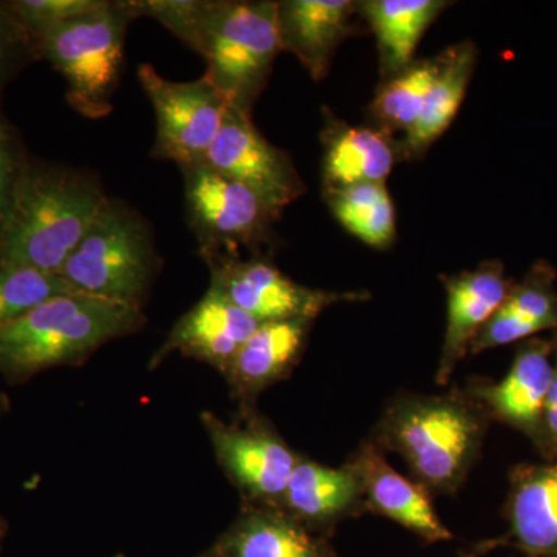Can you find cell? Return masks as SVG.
<instances>
[{
	"label": "cell",
	"instance_id": "23",
	"mask_svg": "<svg viewBox=\"0 0 557 557\" xmlns=\"http://www.w3.org/2000/svg\"><path fill=\"white\" fill-rule=\"evenodd\" d=\"M359 496L362 483L354 463L335 469L298 460L282 502L296 518L327 522L347 512Z\"/></svg>",
	"mask_w": 557,
	"mask_h": 557
},
{
	"label": "cell",
	"instance_id": "24",
	"mask_svg": "<svg viewBox=\"0 0 557 557\" xmlns=\"http://www.w3.org/2000/svg\"><path fill=\"white\" fill-rule=\"evenodd\" d=\"M325 199L336 220L357 239L379 249L394 244L397 220L386 185L368 183L327 190Z\"/></svg>",
	"mask_w": 557,
	"mask_h": 557
},
{
	"label": "cell",
	"instance_id": "34",
	"mask_svg": "<svg viewBox=\"0 0 557 557\" xmlns=\"http://www.w3.org/2000/svg\"><path fill=\"white\" fill-rule=\"evenodd\" d=\"M5 409V399H3L2 395H0V413Z\"/></svg>",
	"mask_w": 557,
	"mask_h": 557
},
{
	"label": "cell",
	"instance_id": "31",
	"mask_svg": "<svg viewBox=\"0 0 557 557\" xmlns=\"http://www.w3.org/2000/svg\"><path fill=\"white\" fill-rule=\"evenodd\" d=\"M27 159L20 135L5 116H2L0 119V234L9 218L17 180Z\"/></svg>",
	"mask_w": 557,
	"mask_h": 557
},
{
	"label": "cell",
	"instance_id": "18",
	"mask_svg": "<svg viewBox=\"0 0 557 557\" xmlns=\"http://www.w3.org/2000/svg\"><path fill=\"white\" fill-rule=\"evenodd\" d=\"M556 273L547 262H537L520 284H515L500 310L480 330L469 351L507 346L533 338L545 330L557 332Z\"/></svg>",
	"mask_w": 557,
	"mask_h": 557
},
{
	"label": "cell",
	"instance_id": "33",
	"mask_svg": "<svg viewBox=\"0 0 557 557\" xmlns=\"http://www.w3.org/2000/svg\"><path fill=\"white\" fill-rule=\"evenodd\" d=\"M3 533H5V527H3L2 519H0V545H2Z\"/></svg>",
	"mask_w": 557,
	"mask_h": 557
},
{
	"label": "cell",
	"instance_id": "30",
	"mask_svg": "<svg viewBox=\"0 0 557 557\" xmlns=\"http://www.w3.org/2000/svg\"><path fill=\"white\" fill-rule=\"evenodd\" d=\"M102 2L104 0H10L9 3L33 33L90 13Z\"/></svg>",
	"mask_w": 557,
	"mask_h": 557
},
{
	"label": "cell",
	"instance_id": "3",
	"mask_svg": "<svg viewBox=\"0 0 557 557\" xmlns=\"http://www.w3.org/2000/svg\"><path fill=\"white\" fill-rule=\"evenodd\" d=\"M132 21L126 3L104 0L90 13L33 32L39 58L65 79L70 108L84 119L101 120L112 112Z\"/></svg>",
	"mask_w": 557,
	"mask_h": 557
},
{
	"label": "cell",
	"instance_id": "21",
	"mask_svg": "<svg viewBox=\"0 0 557 557\" xmlns=\"http://www.w3.org/2000/svg\"><path fill=\"white\" fill-rule=\"evenodd\" d=\"M310 325V319L260 324L226 370L234 387L245 395L256 394L282 379L298 361Z\"/></svg>",
	"mask_w": 557,
	"mask_h": 557
},
{
	"label": "cell",
	"instance_id": "17",
	"mask_svg": "<svg viewBox=\"0 0 557 557\" xmlns=\"http://www.w3.org/2000/svg\"><path fill=\"white\" fill-rule=\"evenodd\" d=\"M362 483V496L380 515L408 528L428 542L450 541L423 486L403 478L373 446H366L354 461Z\"/></svg>",
	"mask_w": 557,
	"mask_h": 557
},
{
	"label": "cell",
	"instance_id": "35",
	"mask_svg": "<svg viewBox=\"0 0 557 557\" xmlns=\"http://www.w3.org/2000/svg\"><path fill=\"white\" fill-rule=\"evenodd\" d=\"M2 116H3V115H2V112H0V119H2Z\"/></svg>",
	"mask_w": 557,
	"mask_h": 557
},
{
	"label": "cell",
	"instance_id": "27",
	"mask_svg": "<svg viewBox=\"0 0 557 557\" xmlns=\"http://www.w3.org/2000/svg\"><path fill=\"white\" fill-rule=\"evenodd\" d=\"M76 292L61 274L0 263V329L47 300Z\"/></svg>",
	"mask_w": 557,
	"mask_h": 557
},
{
	"label": "cell",
	"instance_id": "2",
	"mask_svg": "<svg viewBox=\"0 0 557 557\" xmlns=\"http://www.w3.org/2000/svg\"><path fill=\"white\" fill-rule=\"evenodd\" d=\"M143 322L138 307L87 293L47 300L0 329V373L10 381L30 379L40 370L87 357Z\"/></svg>",
	"mask_w": 557,
	"mask_h": 557
},
{
	"label": "cell",
	"instance_id": "9",
	"mask_svg": "<svg viewBox=\"0 0 557 557\" xmlns=\"http://www.w3.org/2000/svg\"><path fill=\"white\" fill-rule=\"evenodd\" d=\"M211 270V285L260 324L310 319L343 300H361L362 293L324 292L296 284L269 260H242L233 255H201Z\"/></svg>",
	"mask_w": 557,
	"mask_h": 557
},
{
	"label": "cell",
	"instance_id": "8",
	"mask_svg": "<svg viewBox=\"0 0 557 557\" xmlns=\"http://www.w3.org/2000/svg\"><path fill=\"white\" fill-rule=\"evenodd\" d=\"M138 81L156 112L157 137L152 156L177 166L200 163L225 121L230 102L211 81H171L153 65L138 67Z\"/></svg>",
	"mask_w": 557,
	"mask_h": 557
},
{
	"label": "cell",
	"instance_id": "19",
	"mask_svg": "<svg viewBox=\"0 0 557 557\" xmlns=\"http://www.w3.org/2000/svg\"><path fill=\"white\" fill-rule=\"evenodd\" d=\"M508 519L511 537L527 555L557 557V460L515 472Z\"/></svg>",
	"mask_w": 557,
	"mask_h": 557
},
{
	"label": "cell",
	"instance_id": "28",
	"mask_svg": "<svg viewBox=\"0 0 557 557\" xmlns=\"http://www.w3.org/2000/svg\"><path fill=\"white\" fill-rule=\"evenodd\" d=\"M124 3L134 20H156L193 49L212 0H131Z\"/></svg>",
	"mask_w": 557,
	"mask_h": 557
},
{
	"label": "cell",
	"instance_id": "4",
	"mask_svg": "<svg viewBox=\"0 0 557 557\" xmlns=\"http://www.w3.org/2000/svg\"><path fill=\"white\" fill-rule=\"evenodd\" d=\"M193 50L230 106L251 115L281 53L277 2L212 0Z\"/></svg>",
	"mask_w": 557,
	"mask_h": 557
},
{
	"label": "cell",
	"instance_id": "29",
	"mask_svg": "<svg viewBox=\"0 0 557 557\" xmlns=\"http://www.w3.org/2000/svg\"><path fill=\"white\" fill-rule=\"evenodd\" d=\"M36 60L39 53L35 36L9 2H0V94L22 69Z\"/></svg>",
	"mask_w": 557,
	"mask_h": 557
},
{
	"label": "cell",
	"instance_id": "32",
	"mask_svg": "<svg viewBox=\"0 0 557 557\" xmlns=\"http://www.w3.org/2000/svg\"><path fill=\"white\" fill-rule=\"evenodd\" d=\"M555 372H553L552 384H549L547 401L544 410V453L548 457H557V332L555 339Z\"/></svg>",
	"mask_w": 557,
	"mask_h": 557
},
{
	"label": "cell",
	"instance_id": "14",
	"mask_svg": "<svg viewBox=\"0 0 557 557\" xmlns=\"http://www.w3.org/2000/svg\"><path fill=\"white\" fill-rule=\"evenodd\" d=\"M358 2L351 0H282L277 2L281 50L298 58L313 78L322 81L343 40L354 32Z\"/></svg>",
	"mask_w": 557,
	"mask_h": 557
},
{
	"label": "cell",
	"instance_id": "22",
	"mask_svg": "<svg viewBox=\"0 0 557 557\" xmlns=\"http://www.w3.org/2000/svg\"><path fill=\"white\" fill-rule=\"evenodd\" d=\"M475 62L478 49L472 42L457 44L442 54V65L423 110L399 145L401 156L409 159L424 156V152L445 134L467 97Z\"/></svg>",
	"mask_w": 557,
	"mask_h": 557
},
{
	"label": "cell",
	"instance_id": "26",
	"mask_svg": "<svg viewBox=\"0 0 557 557\" xmlns=\"http://www.w3.org/2000/svg\"><path fill=\"white\" fill-rule=\"evenodd\" d=\"M442 54L432 60L413 61L394 78L380 87L370 110L380 129L394 134H408L417 123L435 78H437Z\"/></svg>",
	"mask_w": 557,
	"mask_h": 557
},
{
	"label": "cell",
	"instance_id": "20",
	"mask_svg": "<svg viewBox=\"0 0 557 557\" xmlns=\"http://www.w3.org/2000/svg\"><path fill=\"white\" fill-rule=\"evenodd\" d=\"M445 0H368L359 2L379 42L381 75L394 78L413 61L428 28L448 7Z\"/></svg>",
	"mask_w": 557,
	"mask_h": 557
},
{
	"label": "cell",
	"instance_id": "25",
	"mask_svg": "<svg viewBox=\"0 0 557 557\" xmlns=\"http://www.w3.org/2000/svg\"><path fill=\"white\" fill-rule=\"evenodd\" d=\"M233 557H327L296 520L277 512H252L231 537Z\"/></svg>",
	"mask_w": 557,
	"mask_h": 557
},
{
	"label": "cell",
	"instance_id": "15",
	"mask_svg": "<svg viewBox=\"0 0 557 557\" xmlns=\"http://www.w3.org/2000/svg\"><path fill=\"white\" fill-rule=\"evenodd\" d=\"M259 325L222 293L209 287L207 295L172 329L166 350L182 351L226 373Z\"/></svg>",
	"mask_w": 557,
	"mask_h": 557
},
{
	"label": "cell",
	"instance_id": "11",
	"mask_svg": "<svg viewBox=\"0 0 557 557\" xmlns=\"http://www.w3.org/2000/svg\"><path fill=\"white\" fill-rule=\"evenodd\" d=\"M212 446L231 478L255 498L282 500L299 458L269 431L228 426L203 416Z\"/></svg>",
	"mask_w": 557,
	"mask_h": 557
},
{
	"label": "cell",
	"instance_id": "1",
	"mask_svg": "<svg viewBox=\"0 0 557 557\" xmlns=\"http://www.w3.org/2000/svg\"><path fill=\"white\" fill-rule=\"evenodd\" d=\"M108 197L89 172L28 157L0 234V263L60 274Z\"/></svg>",
	"mask_w": 557,
	"mask_h": 557
},
{
	"label": "cell",
	"instance_id": "7",
	"mask_svg": "<svg viewBox=\"0 0 557 557\" xmlns=\"http://www.w3.org/2000/svg\"><path fill=\"white\" fill-rule=\"evenodd\" d=\"M185 183L186 218L201 255H231L270 242L276 215L262 200L203 163L180 166Z\"/></svg>",
	"mask_w": 557,
	"mask_h": 557
},
{
	"label": "cell",
	"instance_id": "6",
	"mask_svg": "<svg viewBox=\"0 0 557 557\" xmlns=\"http://www.w3.org/2000/svg\"><path fill=\"white\" fill-rule=\"evenodd\" d=\"M157 269L148 222L129 205L108 197L60 274L81 293L141 309Z\"/></svg>",
	"mask_w": 557,
	"mask_h": 557
},
{
	"label": "cell",
	"instance_id": "10",
	"mask_svg": "<svg viewBox=\"0 0 557 557\" xmlns=\"http://www.w3.org/2000/svg\"><path fill=\"white\" fill-rule=\"evenodd\" d=\"M200 163L255 193L276 218L306 193L292 157L260 134L251 115L233 106Z\"/></svg>",
	"mask_w": 557,
	"mask_h": 557
},
{
	"label": "cell",
	"instance_id": "16",
	"mask_svg": "<svg viewBox=\"0 0 557 557\" xmlns=\"http://www.w3.org/2000/svg\"><path fill=\"white\" fill-rule=\"evenodd\" d=\"M322 141L325 193L368 183L386 185L395 161L401 156L399 145L387 132L350 126L338 120H329Z\"/></svg>",
	"mask_w": 557,
	"mask_h": 557
},
{
	"label": "cell",
	"instance_id": "5",
	"mask_svg": "<svg viewBox=\"0 0 557 557\" xmlns=\"http://www.w3.org/2000/svg\"><path fill=\"white\" fill-rule=\"evenodd\" d=\"M381 431L424 485L453 491L479 454L485 423L463 399L423 397L395 406Z\"/></svg>",
	"mask_w": 557,
	"mask_h": 557
},
{
	"label": "cell",
	"instance_id": "12",
	"mask_svg": "<svg viewBox=\"0 0 557 557\" xmlns=\"http://www.w3.org/2000/svg\"><path fill=\"white\" fill-rule=\"evenodd\" d=\"M443 282L448 296V319L437 373L440 384L449 380L480 330L500 310L515 287L498 260H487L475 270L445 277Z\"/></svg>",
	"mask_w": 557,
	"mask_h": 557
},
{
	"label": "cell",
	"instance_id": "13",
	"mask_svg": "<svg viewBox=\"0 0 557 557\" xmlns=\"http://www.w3.org/2000/svg\"><path fill=\"white\" fill-rule=\"evenodd\" d=\"M555 372L553 341L531 338L518 348L511 369L500 383L475 395L494 417L523 432L544 450V410Z\"/></svg>",
	"mask_w": 557,
	"mask_h": 557
}]
</instances>
